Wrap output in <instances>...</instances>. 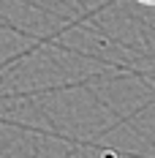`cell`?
I'll use <instances>...</instances> for the list:
<instances>
[{
	"mask_svg": "<svg viewBox=\"0 0 155 158\" xmlns=\"http://www.w3.org/2000/svg\"><path fill=\"white\" fill-rule=\"evenodd\" d=\"M136 3H141V6H155V0H136Z\"/></svg>",
	"mask_w": 155,
	"mask_h": 158,
	"instance_id": "6da1fadb",
	"label": "cell"
}]
</instances>
